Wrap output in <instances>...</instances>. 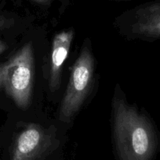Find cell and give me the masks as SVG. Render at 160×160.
Masks as SVG:
<instances>
[{
  "label": "cell",
  "instance_id": "obj_1",
  "mask_svg": "<svg viewBox=\"0 0 160 160\" xmlns=\"http://www.w3.org/2000/svg\"><path fill=\"white\" fill-rule=\"evenodd\" d=\"M114 133L122 160H153L159 148V135L149 117L115 98Z\"/></svg>",
  "mask_w": 160,
  "mask_h": 160
},
{
  "label": "cell",
  "instance_id": "obj_2",
  "mask_svg": "<svg viewBox=\"0 0 160 160\" xmlns=\"http://www.w3.org/2000/svg\"><path fill=\"white\" fill-rule=\"evenodd\" d=\"M34 71V54L30 42L7 62L0 64V89L21 109H26L31 103Z\"/></svg>",
  "mask_w": 160,
  "mask_h": 160
},
{
  "label": "cell",
  "instance_id": "obj_3",
  "mask_svg": "<svg viewBox=\"0 0 160 160\" xmlns=\"http://www.w3.org/2000/svg\"><path fill=\"white\" fill-rule=\"evenodd\" d=\"M93 75V56L89 48L85 46L72 68L70 80L60 109V120L69 123L81 108L92 88Z\"/></svg>",
  "mask_w": 160,
  "mask_h": 160
},
{
  "label": "cell",
  "instance_id": "obj_4",
  "mask_svg": "<svg viewBox=\"0 0 160 160\" xmlns=\"http://www.w3.org/2000/svg\"><path fill=\"white\" fill-rule=\"evenodd\" d=\"M53 144L51 133L40 125L30 123L16 138L11 160H40Z\"/></svg>",
  "mask_w": 160,
  "mask_h": 160
},
{
  "label": "cell",
  "instance_id": "obj_5",
  "mask_svg": "<svg viewBox=\"0 0 160 160\" xmlns=\"http://www.w3.org/2000/svg\"><path fill=\"white\" fill-rule=\"evenodd\" d=\"M132 30L144 38L160 39V0L144 3L133 9Z\"/></svg>",
  "mask_w": 160,
  "mask_h": 160
},
{
  "label": "cell",
  "instance_id": "obj_6",
  "mask_svg": "<svg viewBox=\"0 0 160 160\" xmlns=\"http://www.w3.org/2000/svg\"><path fill=\"white\" fill-rule=\"evenodd\" d=\"M74 35L75 31L73 29H68L58 33L53 38L49 78L50 88L53 92H56L61 84L63 65L68 56Z\"/></svg>",
  "mask_w": 160,
  "mask_h": 160
},
{
  "label": "cell",
  "instance_id": "obj_7",
  "mask_svg": "<svg viewBox=\"0 0 160 160\" xmlns=\"http://www.w3.org/2000/svg\"><path fill=\"white\" fill-rule=\"evenodd\" d=\"M13 24V20L12 18H9L3 14H0V31L8 29Z\"/></svg>",
  "mask_w": 160,
  "mask_h": 160
},
{
  "label": "cell",
  "instance_id": "obj_8",
  "mask_svg": "<svg viewBox=\"0 0 160 160\" xmlns=\"http://www.w3.org/2000/svg\"><path fill=\"white\" fill-rule=\"evenodd\" d=\"M31 2H33L36 3V4H39V5H49L50 4L51 2H53L56 1V0H31Z\"/></svg>",
  "mask_w": 160,
  "mask_h": 160
},
{
  "label": "cell",
  "instance_id": "obj_9",
  "mask_svg": "<svg viewBox=\"0 0 160 160\" xmlns=\"http://www.w3.org/2000/svg\"><path fill=\"white\" fill-rule=\"evenodd\" d=\"M6 48H7V46H6V43L0 39V55L6 49Z\"/></svg>",
  "mask_w": 160,
  "mask_h": 160
},
{
  "label": "cell",
  "instance_id": "obj_10",
  "mask_svg": "<svg viewBox=\"0 0 160 160\" xmlns=\"http://www.w3.org/2000/svg\"><path fill=\"white\" fill-rule=\"evenodd\" d=\"M113 1H130V0H113Z\"/></svg>",
  "mask_w": 160,
  "mask_h": 160
}]
</instances>
